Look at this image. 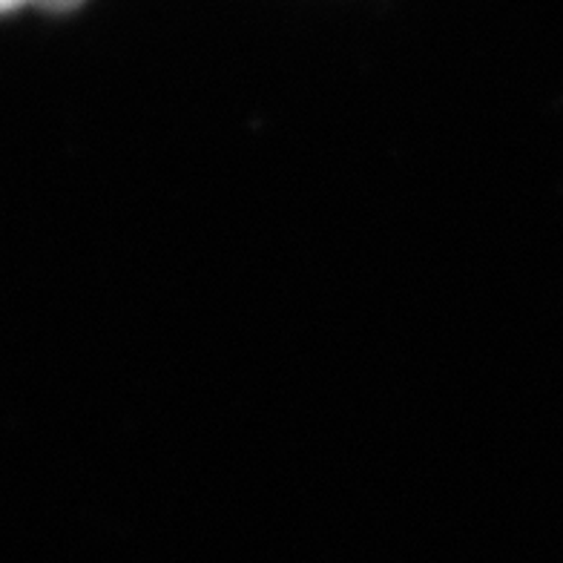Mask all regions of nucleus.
I'll return each instance as SVG.
<instances>
[{
    "instance_id": "nucleus-1",
    "label": "nucleus",
    "mask_w": 563,
    "mask_h": 563,
    "mask_svg": "<svg viewBox=\"0 0 563 563\" xmlns=\"http://www.w3.org/2000/svg\"><path fill=\"white\" fill-rule=\"evenodd\" d=\"M32 7L37 9H46V12H73L84 3V0H26Z\"/></svg>"
},
{
    "instance_id": "nucleus-2",
    "label": "nucleus",
    "mask_w": 563,
    "mask_h": 563,
    "mask_svg": "<svg viewBox=\"0 0 563 563\" xmlns=\"http://www.w3.org/2000/svg\"><path fill=\"white\" fill-rule=\"evenodd\" d=\"M21 7H26V0H0V15H9Z\"/></svg>"
}]
</instances>
